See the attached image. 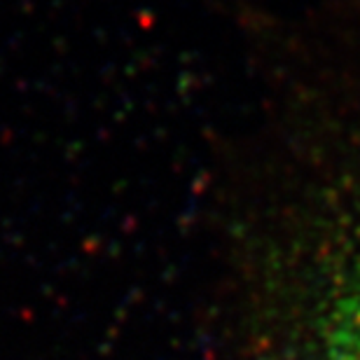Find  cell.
Segmentation results:
<instances>
[{
  "label": "cell",
  "instance_id": "obj_1",
  "mask_svg": "<svg viewBox=\"0 0 360 360\" xmlns=\"http://www.w3.org/2000/svg\"><path fill=\"white\" fill-rule=\"evenodd\" d=\"M321 360H360V232L326 300Z\"/></svg>",
  "mask_w": 360,
  "mask_h": 360
}]
</instances>
